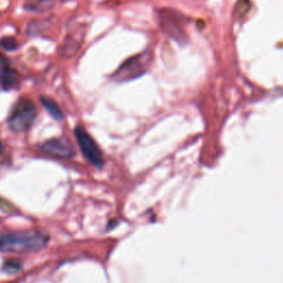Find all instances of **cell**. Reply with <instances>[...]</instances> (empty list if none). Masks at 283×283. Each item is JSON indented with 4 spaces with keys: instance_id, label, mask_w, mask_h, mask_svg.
<instances>
[{
    "instance_id": "1",
    "label": "cell",
    "mask_w": 283,
    "mask_h": 283,
    "mask_svg": "<svg viewBox=\"0 0 283 283\" xmlns=\"http://www.w3.org/2000/svg\"><path fill=\"white\" fill-rule=\"evenodd\" d=\"M48 238L46 234L27 231L4 233L0 236V250L3 252H36L47 246Z\"/></svg>"
},
{
    "instance_id": "2",
    "label": "cell",
    "mask_w": 283,
    "mask_h": 283,
    "mask_svg": "<svg viewBox=\"0 0 283 283\" xmlns=\"http://www.w3.org/2000/svg\"><path fill=\"white\" fill-rule=\"evenodd\" d=\"M37 114V108L32 101L22 99L13 108L9 117V125L14 132H26L32 126Z\"/></svg>"
},
{
    "instance_id": "3",
    "label": "cell",
    "mask_w": 283,
    "mask_h": 283,
    "mask_svg": "<svg viewBox=\"0 0 283 283\" xmlns=\"http://www.w3.org/2000/svg\"><path fill=\"white\" fill-rule=\"evenodd\" d=\"M151 64V56L142 54L127 60L121 68L115 72L114 78L117 81H128L138 78L145 73L148 65Z\"/></svg>"
},
{
    "instance_id": "4",
    "label": "cell",
    "mask_w": 283,
    "mask_h": 283,
    "mask_svg": "<svg viewBox=\"0 0 283 283\" xmlns=\"http://www.w3.org/2000/svg\"><path fill=\"white\" fill-rule=\"evenodd\" d=\"M75 137L84 156L91 162V164L97 167H102L104 164L102 152L90 134L83 127L78 126L75 128Z\"/></svg>"
},
{
    "instance_id": "5",
    "label": "cell",
    "mask_w": 283,
    "mask_h": 283,
    "mask_svg": "<svg viewBox=\"0 0 283 283\" xmlns=\"http://www.w3.org/2000/svg\"><path fill=\"white\" fill-rule=\"evenodd\" d=\"M40 151L57 158H71L74 154L72 144L64 137L51 138L41 144Z\"/></svg>"
},
{
    "instance_id": "6",
    "label": "cell",
    "mask_w": 283,
    "mask_h": 283,
    "mask_svg": "<svg viewBox=\"0 0 283 283\" xmlns=\"http://www.w3.org/2000/svg\"><path fill=\"white\" fill-rule=\"evenodd\" d=\"M19 82L18 72L10 66H2L0 70V86L4 91H10L16 88Z\"/></svg>"
},
{
    "instance_id": "7",
    "label": "cell",
    "mask_w": 283,
    "mask_h": 283,
    "mask_svg": "<svg viewBox=\"0 0 283 283\" xmlns=\"http://www.w3.org/2000/svg\"><path fill=\"white\" fill-rule=\"evenodd\" d=\"M54 6V0H26L23 8L32 12H43Z\"/></svg>"
},
{
    "instance_id": "8",
    "label": "cell",
    "mask_w": 283,
    "mask_h": 283,
    "mask_svg": "<svg viewBox=\"0 0 283 283\" xmlns=\"http://www.w3.org/2000/svg\"><path fill=\"white\" fill-rule=\"evenodd\" d=\"M40 101L43 105V108L47 110L48 113H49L52 117L57 119V121H62V119H63L64 117L63 113H62L59 105H57L54 100H51L47 97H41Z\"/></svg>"
},
{
    "instance_id": "9",
    "label": "cell",
    "mask_w": 283,
    "mask_h": 283,
    "mask_svg": "<svg viewBox=\"0 0 283 283\" xmlns=\"http://www.w3.org/2000/svg\"><path fill=\"white\" fill-rule=\"evenodd\" d=\"M0 47L6 51H14L18 48V42L12 37H3L0 39Z\"/></svg>"
},
{
    "instance_id": "10",
    "label": "cell",
    "mask_w": 283,
    "mask_h": 283,
    "mask_svg": "<svg viewBox=\"0 0 283 283\" xmlns=\"http://www.w3.org/2000/svg\"><path fill=\"white\" fill-rule=\"evenodd\" d=\"M21 265L18 260H9L3 265V271L9 273V275H13L20 271Z\"/></svg>"
},
{
    "instance_id": "11",
    "label": "cell",
    "mask_w": 283,
    "mask_h": 283,
    "mask_svg": "<svg viewBox=\"0 0 283 283\" xmlns=\"http://www.w3.org/2000/svg\"><path fill=\"white\" fill-rule=\"evenodd\" d=\"M45 21H35L29 25L28 29H27V33L29 36H36L39 33L40 31L45 30Z\"/></svg>"
},
{
    "instance_id": "12",
    "label": "cell",
    "mask_w": 283,
    "mask_h": 283,
    "mask_svg": "<svg viewBox=\"0 0 283 283\" xmlns=\"http://www.w3.org/2000/svg\"><path fill=\"white\" fill-rule=\"evenodd\" d=\"M1 151H2V146H1V143H0V154H1Z\"/></svg>"
}]
</instances>
